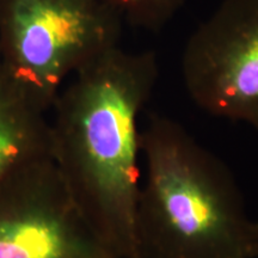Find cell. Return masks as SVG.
I'll return each instance as SVG.
<instances>
[{
	"label": "cell",
	"mask_w": 258,
	"mask_h": 258,
	"mask_svg": "<svg viewBox=\"0 0 258 258\" xmlns=\"http://www.w3.org/2000/svg\"><path fill=\"white\" fill-rule=\"evenodd\" d=\"M159 78L152 50L116 46L80 69L50 110L51 158L79 212L115 258H140V114Z\"/></svg>",
	"instance_id": "cell-1"
},
{
	"label": "cell",
	"mask_w": 258,
	"mask_h": 258,
	"mask_svg": "<svg viewBox=\"0 0 258 258\" xmlns=\"http://www.w3.org/2000/svg\"><path fill=\"white\" fill-rule=\"evenodd\" d=\"M135 230L140 258H257V222L231 171L178 122L141 128Z\"/></svg>",
	"instance_id": "cell-2"
},
{
	"label": "cell",
	"mask_w": 258,
	"mask_h": 258,
	"mask_svg": "<svg viewBox=\"0 0 258 258\" xmlns=\"http://www.w3.org/2000/svg\"><path fill=\"white\" fill-rule=\"evenodd\" d=\"M123 22L111 0H0V57L48 112L69 77L120 46Z\"/></svg>",
	"instance_id": "cell-3"
},
{
	"label": "cell",
	"mask_w": 258,
	"mask_h": 258,
	"mask_svg": "<svg viewBox=\"0 0 258 258\" xmlns=\"http://www.w3.org/2000/svg\"><path fill=\"white\" fill-rule=\"evenodd\" d=\"M180 71L201 110L258 132V0H222L189 37Z\"/></svg>",
	"instance_id": "cell-4"
},
{
	"label": "cell",
	"mask_w": 258,
	"mask_h": 258,
	"mask_svg": "<svg viewBox=\"0 0 258 258\" xmlns=\"http://www.w3.org/2000/svg\"><path fill=\"white\" fill-rule=\"evenodd\" d=\"M0 258H115L48 157L0 177Z\"/></svg>",
	"instance_id": "cell-5"
},
{
	"label": "cell",
	"mask_w": 258,
	"mask_h": 258,
	"mask_svg": "<svg viewBox=\"0 0 258 258\" xmlns=\"http://www.w3.org/2000/svg\"><path fill=\"white\" fill-rule=\"evenodd\" d=\"M47 114L32 102L0 57V177L22 164L51 157Z\"/></svg>",
	"instance_id": "cell-6"
},
{
	"label": "cell",
	"mask_w": 258,
	"mask_h": 258,
	"mask_svg": "<svg viewBox=\"0 0 258 258\" xmlns=\"http://www.w3.org/2000/svg\"><path fill=\"white\" fill-rule=\"evenodd\" d=\"M125 23L147 31H159L184 6L186 0H111Z\"/></svg>",
	"instance_id": "cell-7"
},
{
	"label": "cell",
	"mask_w": 258,
	"mask_h": 258,
	"mask_svg": "<svg viewBox=\"0 0 258 258\" xmlns=\"http://www.w3.org/2000/svg\"><path fill=\"white\" fill-rule=\"evenodd\" d=\"M257 257H258V222H257Z\"/></svg>",
	"instance_id": "cell-8"
}]
</instances>
